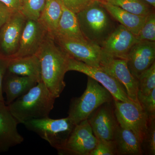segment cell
I'll return each mask as SVG.
<instances>
[{"mask_svg": "<svg viewBox=\"0 0 155 155\" xmlns=\"http://www.w3.org/2000/svg\"><path fill=\"white\" fill-rule=\"evenodd\" d=\"M97 139L111 140L118 123L114 112V100L99 107L87 119Z\"/></svg>", "mask_w": 155, "mask_h": 155, "instance_id": "11", "label": "cell"}, {"mask_svg": "<svg viewBox=\"0 0 155 155\" xmlns=\"http://www.w3.org/2000/svg\"><path fill=\"white\" fill-rule=\"evenodd\" d=\"M138 41L136 35L123 25L119 24L101 47L103 52L108 55L126 60L131 48Z\"/></svg>", "mask_w": 155, "mask_h": 155, "instance_id": "13", "label": "cell"}, {"mask_svg": "<svg viewBox=\"0 0 155 155\" xmlns=\"http://www.w3.org/2000/svg\"><path fill=\"white\" fill-rule=\"evenodd\" d=\"M144 1L148 3L154 8H155V0H144Z\"/></svg>", "mask_w": 155, "mask_h": 155, "instance_id": "34", "label": "cell"}, {"mask_svg": "<svg viewBox=\"0 0 155 155\" xmlns=\"http://www.w3.org/2000/svg\"><path fill=\"white\" fill-rule=\"evenodd\" d=\"M68 71L81 72L93 78L107 89L116 101L125 102H134L128 96L123 85L101 67H91L70 57Z\"/></svg>", "mask_w": 155, "mask_h": 155, "instance_id": "7", "label": "cell"}, {"mask_svg": "<svg viewBox=\"0 0 155 155\" xmlns=\"http://www.w3.org/2000/svg\"><path fill=\"white\" fill-rule=\"evenodd\" d=\"M61 5L62 15L54 35V39L63 38L82 41H87L81 31L76 14L62 4Z\"/></svg>", "mask_w": 155, "mask_h": 155, "instance_id": "19", "label": "cell"}, {"mask_svg": "<svg viewBox=\"0 0 155 155\" xmlns=\"http://www.w3.org/2000/svg\"><path fill=\"white\" fill-rule=\"evenodd\" d=\"M100 67L123 85L130 100L139 104L137 100L138 80L129 71L126 60L113 58L103 52Z\"/></svg>", "mask_w": 155, "mask_h": 155, "instance_id": "9", "label": "cell"}, {"mask_svg": "<svg viewBox=\"0 0 155 155\" xmlns=\"http://www.w3.org/2000/svg\"><path fill=\"white\" fill-rule=\"evenodd\" d=\"M14 12L2 3L0 2V29Z\"/></svg>", "mask_w": 155, "mask_h": 155, "instance_id": "32", "label": "cell"}, {"mask_svg": "<svg viewBox=\"0 0 155 155\" xmlns=\"http://www.w3.org/2000/svg\"><path fill=\"white\" fill-rule=\"evenodd\" d=\"M97 1H99L102 3H106L107 2L108 0H97Z\"/></svg>", "mask_w": 155, "mask_h": 155, "instance_id": "35", "label": "cell"}, {"mask_svg": "<svg viewBox=\"0 0 155 155\" xmlns=\"http://www.w3.org/2000/svg\"><path fill=\"white\" fill-rule=\"evenodd\" d=\"M70 11L76 14L95 0H57Z\"/></svg>", "mask_w": 155, "mask_h": 155, "instance_id": "30", "label": "cell"}, {"mask_svg": "<svg viewBox=\"0 0 155 155\" xmlns=\"http://www.w3.org/2000/svg\"><path fill=\"white\" fill-rule=\"evenodd\" d=\"M143 154L155 155V118L149 119L147 129L141 143Z\"/></svg>", "mask_w": 155, "mask_h": 155, "instance_id": "26", "label": "cell"}, {"mask_svg": "<svg viewBox=\"0 0 155 155\" xmlns=\"http://www.w3.org/2000/svg\"><path fill=\"white\" fill-rule=\"evenodd\" d=\"M19 122L5 102H0V152L21 144L24 138L17 129Z\"/></svg>", "mask_w": 155, "mask_h": 155, "instance_id": "16", "label": "cell"}, {"mask_svg": "<svg viewBox=\"0 0 155 155\" xmlns=\"http://www.w3.org/2000/svg\"><path fill=\"white\" fill-rule=\"evenodd\" d=\"M106 10L115 20L137 36L143 26L147 16L132 14L117 6L102 3Z\"/></svg>", "mask_w": 155, "mask_h": 155, "instance_id": "21", "label": "cell"}, {"mask_svg": "<svg viewBox=\"0 0 155 155\" xmlns=\"http://www.w3.org/2000/svg\"><path fill=\"white\" fill-rule=\"evenodd\" d=\"M114 106L119 125L131 130L141 143L149 121L146 113L139 104L134 102H125L114 99Z\"/></svg>", "mask_w": 155, "mask_h": 155, "instance_id": "6", "label": "cell"}, {"mask_svg": "<svg viewBox=\"0 0 155 155\" xmlns=\"http://www.w3.org/2000/svg\"><path fill=\"white\" fill-rule=\"evenodd\" d=\"M62 13L61 4L57 0H46L38 21L47 33L54 38Z\"/></svg>", "mask_w": 155, "mask_h": 155, "instance_id": "22", "label": "cell"}, {"mask_svg": "<svg viewBox=\"0 0 155 155\" xmlns=\"http://www.w3.org/2000/svg\"><path fill=\"white\" fill-rule=\"evenodd\" d=\"M114 100L107 89L88 76L86 90L83 94L78 97L73 98L70 101L68 117L76 125L87 119L100 106Z\"/></svg>", "mask_w": 155, "mask_h": 155, "instance_id": "4", "label": "cell"}, {"mask_svg": "<svg viewBox=\"0 0 155 155\" xmlns=\"http://www.w3.org/2000/svg\"><path fill=\"white\" fill-rule=\"evenodd\" d=\"M36 54L40 63L41 81L58 98L66 86L64 77L70 57L48 33Z\"/></svg>", "mask_w": 155, "mask_h": 155, "instance_id": "1", "label": "cell"}, {"mask_svg": "<svg viewBox=\"0 0 155 155\" xmlns=\"http://www.w3.org/2000/svg\"><path fill=\"white\" fill-rule=\"evenodd\" d=\"M117 155H143L141 143L131 130L118 124L114 134V140Z\"/></svg>", "mask_w": 155, "mask_h": 155, "instance_id": "20", "label": "cell"}, {"mask_svg": "<svg viewBox=\"0 0 155 155\" xmlns=\"http://www.w3.org/2000/svg\"><path fill=\"white\" fill-rule=\"evenodd\" d=\"M8 72V75L5 74L2 82L3 92L6 94V105H8L25 94L38 83L36 81L30 78Z\"/></svg>", "mask_w": 155, "mask_h": 155, "instance_id": "17", "label": "cell"}, {"mask_svg": "<svg viewBox=\"0 0 155 155\" xmlns=\"http://www.w3.org/2000/svg\"><path fill=\"white\" fill-rule=\"evenodd\" d=\"M0 2L7 6L14 12H19L20 0H0Z\"/></svg>", "mask_w": 155, "mask_h": 155, "instance_id": "33", "label": "cell"}, {"mask_svg": "<svg viewBox=\"0 0 155 155\" xmlns=\"http://www.w3.org/2000/svg\"><path fill=\"white\" fill-rule=\"evenodd\" d=\"M46 0H20V12L26 19L38 21Z\"/></svg>", "mask_w": 155, "mask_h": 155, "instance_id": "24", "label": "cell"}, {"mask_svg": "<svg viewBox=\"0 0 155 155\" xmlns=\"http://www.w3.org/2000/svg\"><path fill=\"white\" fill-rule=\"evenodd\" d=\"M23 124L28 130L36 133L58 151L66 144L76 125L69 117L53 119L49 116L30 120Z\"/></svg>", "mask_w": 155, "mask_h": 155, "instance_id": "5", "label": "cell"}, {"mask_svg": "<svg viewBox=\"0 0 155 155\" xmlns=\"http://www.w3.org/2000/svg\"><path fill=\"white\" fill-rule=\"evenodd\" d=\"M138 91L143 94L150 93L155 88V62L137 78Z\"/></svg>", "mask_w": 155, "mask_h": 155, "instance_id": "25", "label": "cell"}, {"mask_svg": "<svg viewBox=\"0 0 155 155\" xmlns=\"http://www.w3.org/2000/svg\"><path fill=\"white\" fill-rule=\"evenodd\" d=\"M106 3L139 16H147L154 11L155 8L144 0H108Z\"/></svg>", "mask_w": 155, "mask_h": 155, "instance_id": "23", "label": "cell"}, {"mask_svg": "<svg viewBox=\"0 0 155 155\" xmlns=\"http://www.w3.org/2000/svg\"><path fill=\"white\" fill-rule=\"evenodd\" d=\"M7 71L20 76L41 81L40 63L36 54L9 59Z\"/></svg>", "mask_w": 155, "mask_h": 155, "instance_id": "18", "label": "cell"}, {"mask_svg": "<svg viewBox=\"0 0 155 155\" xmlns=\"http://www.w3.org/2000/svg\"><path fill=\"white\" fill-rule=\"evenodd\" d=\"M137 38L139 41H155V11L147 16L145 22Z\"/></svg>", "mask_w": 155, "mask_h": 155, "instance_id": "27", "label": "cell"}, {"mask_svg": "<svg viewBox=\"0 0 155 155\" xmlns=\"http://www.w3.org/2000/svg\"><path fill=\"white\" fill-rule=\"evenodd\" d=\"M27 19L20 12H14L0 29L3 57L10 59L17 52Z\"/></svg>", "mask_w": 155, "mask_h": 155, "instance_id": "12", "label": "cell"}, {"mask_svg": "<svg viewBox=\"0 0 155 155\" xmlns=\"http://www.w3.org/2000/svg\"><path fill=\"white\" fill-rule=\"evenodd\" d=\"M56 99L42 81L8 105L11 114L19 124L48 117Z\"/></svg>", "mask_w": 155, "mask_h": 155, "instance_id": "2", "label": "cell"}, {"mask_svg": "<svg viewBox=\"0 0 155 155\" xmlns=\"http://www.w3.org/2000/svg\"><path fill=\"white\" fill-rule=\"evenodd\" d=\"M71 57L91 67H100L103 57L102 48L88 41H78L67 39H54Z\"/></svg>", "mask_w": 155, "mask_h": 155, "instance_id": "10", "label": "cell"}, {"mask_svg": "<svg viewBox=\"0 0 155 155\" xmlns=\"http://www.w3.org/2000/svg\"><path fill=\"white\" fill-rule=\"evenodd\" d=\"M97 143L87 119L76 124L66 144L58 151L60 155H89Z\"/></svg>", "mask_w": 155, "mask_h": 155, "instance_id": "8", "label": "cell"}, {"mask_svg": "<svg viewBox=\"0 0 155 155\" xmlns=\"http://www.w3.org/2000/svg\"><path fill=\"white\" fill-rule=\"evenodd\" d=\"M76 15L84 37L88 41L101 47L119 25L102 3L97 0Z\"/></svg>", "mask_w": 155, "mask_h": 155, "instance_id": "3", "label": "cell"}, {"mask_svg": "<svg viewBox=\"0 0 155 155\" xmlns=\"http://www.w3.org/2000/svg\"><path fill=\"white\" fill-rule=\"evenodd\" d=\"M125 60L129 71L137 79L155 62V41L137 42L131 48Z\"/></svg>", "mask_w": 155, "mask_h": 155, "instance_id": "14", "label": "cell"}, {"mask_svg": "<svg viewBox=\"0 0 155 155\" xmlns=\"http://www.w3.org/2000/svg\"><path fill=\"white\" fill-rule=\"evenodd\" d=\"M117 155L116 144L114 140L97 139V143L89 155Z\"/></svg>", "mask_w": 155, "mask_h": 155, "instance_id": "29", "label": "cell"}, {"mask_svg": "<svg viewBox=\"0 0 155 155\" xmlns=\"http://www.w3.org/2000/svg\"><path fill=\"white\" fill-rule=\"evenodd\" d=\"M137 100L142 108L146 113L149 119L155 118V88L149 94L137 93Z\"/></svg>", "mask_w": 155, "mask_h": 155, "instance_id": "28", "label": "cell"}, {"mask_svg": "<svg viewBox=\"0 0 155 155\" xmlns=\"http://www.w3.org/2000/svg\"><path fill=\"white\" fill-rule=\"evenodd\" d=\"M9 59L0 55V102H5L3 96L2 82L7 71Z\"/></svg>", "mask_w": 155, "mask_h": 155, "instance_id": "31", "label": "cell"}, {"mask_svg": "<svg viewBox=\"0 0 155 155\" xmlns=\"http://www.w3.org/2000/svg\"><path fill=\"white\" fill-rule=\"evenodd\" d=\"M47 33L38 21L27 19L17 52L10 59L36 54Z\"/></svg>", "mask_w": 155, "mask_h": 155, "instance_id": "15", "label": "cell"}]
</instances>
